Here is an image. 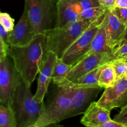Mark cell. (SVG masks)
Instances as JSON below:
<instances>
[{"label":"cell","instance_id":"1","mask_svg":"<svg viewBox=\"0 0 127 127\" xmlns=\"http://www.w3.org/2000/svg\"><path fill=\"white\" fill-rule=\"evenodd\" d=\"M46 38L43 33L36 34L26 47L10 46L8 56L12 59L15 68L27 87L40 73L47 55Z\"/></svg>","mask_w":127,"mask_h":127},{"label":"cell","instance_id":"2","mask_svg":"<svg viewBox=\"0 0 127 127\" xmlns=\"http://www.w3.org/2000/svg\"><path fill=\"white\" fill-rule=\"evenodd\" d=\"M44 102H38L32 95L31 88L24 82L15 91L12 107L16 115L17 127H27L36 124L45 109Z\"/></svg>","mask_w":127,"mask_h":127},{"label":"cell","instance_id":"3","mask_svg":"<svg viewBox=\"0 0 127 127\" xmlns=\"http://www.w3.org/2000/svg\"><path fill=\"white\" fill-rule=\"evenodd\" d=\"M55 88L45 103V109L35 125L47 127L55 125L66 119L71 103V91L69 88L54 84Z\"/></svg>","mask_w":127,"mask_h":127},{"label":"cell","instance_id":"4","mask_svg":"<svg viewBox=\"0 0 127 127\" xmlns=\"http://www.w3.org/2000/svg\"><path fill=\"white\" fill-rule=\"evenodd\" d=\"M94 22L77 21L62 28L45 31L47 52L52 51L58 58H62L65 51Z\"/></svg>","mask_w":127,"mask_h":127},{"label":"cell","instance_id":"5","mask_svg":"<svg viewBox=\"0 0 127 127\" xmlns=\"http://www.w3.org/2000/svg\"><path fill=\"white\" fill-rule=\"evenodd\" d=\"M58 0H25L35 34L56 27Z\"/></svg>","mask_w":127,"mask_h":127},{"label":"cell","instance_id":"6","mask_svg":"<svg viewBox=\"0 0 127 127\" xmlns=\"http://www.w3.org/2000/svg\"><path fill=\"white\" fill-rule=\"evenodd\" d=\"M22 82L11 57L0 60V102L12 107L15 91Z\"/></svg>","mask_w":127,"mask_h":127},{"label":"cell","instance_id":"7","mask_svg":"<svg viewBox=\"0 0 127 127\" xmlns=\"http://www.w3.org/2000/svg\"><path fill=\"white\" fill-rule=\"evenodd\" d=\"M105 14L106 12L94 21L65 51L62 57L64 63L73 66L88 53L95 34L102 24Z\"/></svg>","mask_w":127,"mask_h":127},{"label":"cell","instance_id":"8","mask_svg":"<svg viewBox=\"0 0 127 127\" xmlns=\"http://www.w3.org/2000/svg\"><path fill=\"white\" fill-rule=\"evenodd\" d=\"M69 88L71 91V103L66 119L84 114L104 89L100 86Z\"/></svg>","mask_w":127,"mask_h":127},{"label":"cell","instance_id":"9","mask_svg":"<svg viewBox=\"0 0 127 127\" xmlns=\"http://www.w3.org/2000/svg\"><path fill=\"white\" fill-rule=\"evenodd\" d=\"M97 103L110 111L127 105V77L117 80L114 85L105 89Z\"/></svg>","mask_w":127,"mask_h":127},{"label":"cell","instance_id":"10","mask_svg":"<svg viewBox=\"0 0 127 127\" xmlns=\"http://www.w3.org/2000/svg\"><path fill=\"white\" fill-rule=\"evenodd\" d=\"M35 35L27 9L24 6L19 22L8 33V43L10 46L26 47L32 42Z\"/></svg>","mask_w":127,"mask_h":127},{"label":"cell","instance_id":"11","mask_svg":"<svg viewBox=\"0 0 127 127\" xmlns=\"http://www.w3.org/2000/svg\"><path fill=\"white\" fill-rule=\"evenodd\" d=\"M111 53H94L72 66L65 80L74 81L100 66L111 61Z\"/></svg>","mask_w":127,"mask_h":127},{"label":"cell","instance_id":"12","mask_svg":"<svg viewBox=\"0 0 127 127\" xmlns=\"http://www.w3.org/2000/svg\"><path fill=\"white\" fill-rule=\"evenodd\" d=\"M58 57L52 51L47 52V58L40 71L37 82V89L34 98L38 102H42L48 91V87L52 80L53 70Z\"/></svg>","mask_w":127,"mask_h":127},{"label":"cell","instance_id":"13","mask_svg":"<svg viewBox=\"0 0 127 127\" xmlns=\"http://www.w3.org/2000/svg\"><path fill=\"white\" fill-rule=\"evenodd\" d=\"M105 21L107 44L113 50L124 40L127 26L118 19L110 8L107 11Z\"/></svg>","mask_w":127,"mask_h":127},{"label":"cell","instance_id":"14","mask_svg":"<svg viewBox=\"0 0 127 127\" xmlns=\"http://www.w3.org/2000/svg\"><path fill=\"white\" fill-rule=\"evenodd\" d=\"M55 28H62L76 22L83 11L77 0H58Z\"/></svg>","mask_w":127,"mask_h":127},{"label":"cell","instance_id":"15","mask_svg":"<svg viewBox=\"0 0 127 127\" xmlns=\"http://www.w3.org/2000/svg\"><path fill=\"white\" fill-rule=\"evenodd\" d=\"M110 110L100 106L97 102H93L83 114L81 123L86 127H99L111 120Z\"/></svg>","mask_w":127,"mask_h":127},{"label":"cell","instance_id":"16","mask_svg":"<svg viewBox=\"0 0 127 127\" xmlns=\"http://www.w3.org/2000/svg\"><path fill=\"white\" fill-rule=\"evenodd\" d=\"M106 15V14H105ZM105 19H104L101 27L97 33L95 34L93 42L90 50L88 51L86 54L84 55L80 59V60L84 59L86 57L94 53H111L112 52L111 49L109 48L107 44L106 40V33L105 29ZM79 60V61H80Z\"/></svg>","mask_w":127,"mask_h":127},{"label":"cell","instance_id":"17","mask_svg":"<svg viewBox=\"0 0 127 127\" xmlns=\"http://www.w3.org/2000/svg\"><path fill=\"white\" fill-rule=\"evenodd\" d=\"M116 76L114 68L110 63L104 64L99 76L98 84L100 87L106 89L111 87L116 81Z\"/></svg>","mask_w":127,"mask_h":127},{"label":"cell","instance_id":"18","mask_svg":"<svg viewBox=\"0 0 127 127\" xmlns=\"http://www.w3.org/2000/svg\"><path fill=\"white\" fill-rule=\"evenodd\" d=\"M71 67L72 65L64 63L62 58H57L52 77L53 84L59 86L62 84L66 79L68 71Z\"/></svg>","mask_w":127,"mask_h":127},{"label":"cell","instance_id":"19","mask_svg":"<svg viewBox=\"0 0 127 127\" xmlns=\"http://www.w3.org/2000/svg\"><path fill=\"white\" fill-rule=\"evenodd\" d=\"M1 103V102H0ZM17 120L12 107L0 104V127H17Z\"/></svg>","mask_w":127,"mask_h":127},{"label":"cell","instance_id":"20","mask_svg":"<svg viewBox=\"0 0 127 127\" xmlns=\"http://www.w3.org/2000/svg\"><path fill=\"white\" fill-rule=\"evenodd\" d=\"M108 8L100 5V6L88 9L82 11L78 21H95L106 12Z\"/></svg>","mask_w":127,"mask_h":127},{"label":"cell","instance_id":"21","mask_svg":"<svg viewBox=\"0 0 127 127\" xmlns=\"http://www.w3.org/2000/svg\"><path fill=\"white\" fill-rule=\"evenodd\" d=\"M109 63L114 68L116 76V80L127 76V62L122 60H114Z\"/></svg>","mask_w":127,"mask_h":127},{"label":"cell","instance_id":"22","mask_svg":"<svg viewBox=\"0 0 127 127\" xmlns=\"http://www.w3.org/2000/svg\"><path fill=\"white\" fill-rule=\"evenodd\" d=\"M110 56L111 61L122 60L127 62V40H124L118 47L114 48L110 53Z\"/></svg>","mask_w":127,"mask_h":127},{"label":"cell","instance_id":"23","mask_svg":"<svg viewBox=\"0 0 127 127\" xmlns=\"http://www.w3.org/2000/svg\"><path fill=\"white\" fill-rule=\"evenodd\" d=\"M0 24L7 32H10L14 28V19L6 12L0 13Z\"/></svg>","mask_w":127,"mask_h":127},{"label":"cell","instance_id":"24","mask_svg":"<svg viewBox=\"0 0 127 127\" xmlns=\"http://www.w3.org/2000/svg\"><path fill=\"white\" fill-rule=\"evenodd\" d=\"M111 12L116 16L118 19L127 26V8L123 7H114L110 8Z\"/></svg>","mask_w":127,"mask_h":127},{"label":"cell","instance_id":"25","mask_svg":"<svg viewBox=\"0 0 127 127\" xmlns=\"http://www.w3.org/2000/svg\"><path fill=\"white\" fill-rule=\"evenodd\" d=\"M113 120L125 126H127V105L121 108L120 112L115 115Z\"/></svg>","mask_w":127,"mask_h":127},{"label":"cell","instance_id":"26","mask_svg":"<svg viewBox=\"0 0 127 127\" xmlns=\"http://www.w3.org/2000/svg\"><path fill=\"white\" fill-rule=\"evenodd\" d=\"M81 6L83 10L100 6L99 0H77Z\"/></svg>","mask_w":127,"mask_h":127},{"label":"cell","instance_id":"27","mask_svg":"<svg viewBox=\"0 0 127 127\" xmlns=\"http://www.w3.org/2000/svg\"><path fill=\"white\" fill-rule=\"evenodd\" d=\"M10 45L6 43L2 40L0 39V60L4 59L8 56Z\"/></svg>","mask_w":127,"mask_h":127},{"label":"cell","instance_id":"28","mask_svg":"<svg viewBox=\"0 0 127 127\" xmlns=\"http://www.w3.org/2000/svg\"><path fill=\"white\" fill-rule=\"evenodd\" d=\"M99 127H127L125 125H122V124L118 123L117 122L114 121V120H109V121L107 122L104 123L102 125H100Z\"/></svg>","mask_w":127,"mask_h":127},{"label":"cell","instance_id":"29","mask_svg":"<svg viewBox=\"0 0 127 127\" xmlns=\"http://www.w3.org/2000/svg\"><path fill=\"white\" fill-rule=\"evenodd\" d=\"M99 1H100V5L102 6L107 8H111L114 7L117 0H99Z\"/></svg>","mask_w":127,"mask_h":127},{"label":"cell","instance_id":"30","mask_svg":"<svg viewBox=\"0 0 127 127\" xmlns=\"http://www.w3.org/2000/svg\"><path fill=\"white\" fill-rule=\"evenodd\" d=\"M8 33L6 30L4 29L2 26L0 27V39L2 40L6 43H8Z\"/></svg>","mask_w":127,"mask_h":127},{"label":"cell","instance_id":"31","mask_svg":"<svg viewBox=\"0 0 127 127\" xmlns=\"http://www.w3.org/2000/svg\"><path fill=\"white\" fill-rule=\"evenodd\" d=\"M114 6L127 8V0H117Z\"/></svg>","mask_w":127,"mask_h":127},{"label":"cell","instance_id":"32","mask_svg":"<svg viewBox=\"0 0 127 127\" xmlns=\"http://www.w3.org/2000/svg\"><path fill=\"white\" fill-rule=\"evenodd\" d=\"M124 40H127V28H126V31H125V36H124Z\"/></svg>","mask_w":127,"mask_h":127},{"label":"cell","instance_id":"33","mask_svg":"<svg viewBox=\"0 0 127 127\" xmlns=\"http://www.w3.org/2000/svg\"><path fill=\"white\" fill-rule=\"evenodd\" d=\"M27 127H40L38 126H37V125H36L35 124H34V125H30V126H28Z\"/></svg>","mask_w":127,"mask_h":127},{"label":"cell","instance_id":"34","mask_svg":"<svg viewBox=\"0 0 127 127\" xmlns=\"http://www.w3.org/2000/svg\"></svg>","mask_w":127,"mask_h":127},{"label":"cell","instance_id":"35","mask_svg":"<svg viewBox=\"0 0 127 127\" xmlns=\"http://www.w3.org/2000/svg\"></svg>","mask_w":127,"mask_h":127},{"label":"cell","instance_id":"36","mask_svg":"<svg viewBox=\"0 0 127 127\" xmlns=\"http://www.w3.org/2000/svg\"></svg>","mask_w":127,"mask_h":127}]
</instances>
